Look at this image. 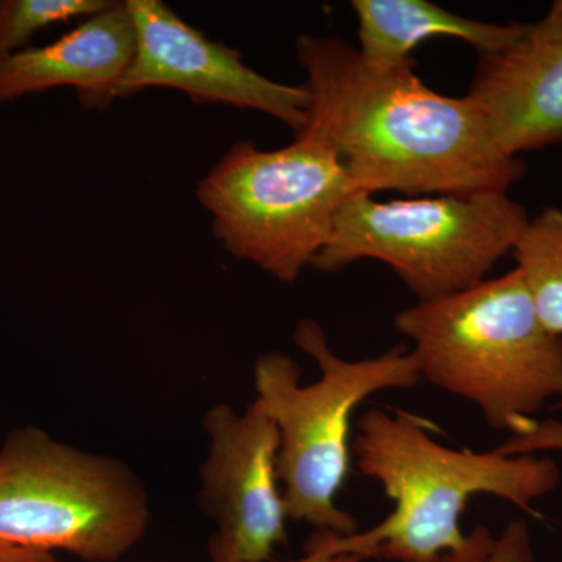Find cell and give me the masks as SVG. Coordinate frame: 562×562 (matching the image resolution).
Returning a JSON list of instances; mask_svg holds the SVG:
<instances>
[{"instance_id":"obj_9","label":"cell","mask_w":562,"mask_h":562,"mask_svg":"<svg viewBox=\"0 0 562 562\" xmlns=\"http://www.w3.org/2000/svg\"><path fill=\"white\" fill-rule=\"evenodd\" d=\"M210 454L201 502L217 522L213 562H273L288 543V513L279 479L280 431L257 403L246 413L217 405L203 417Z\"/></svg>"},{"instance_id":"obj_6","label":"cell","mask_w":562,"mask_h":562,"mask_svg":"<svg viewBox=\"0 0 562 562\" xmlns=\"http://www.w3.org/2000/svg\"><path fill=\"white\" fill-rule=\"evenodd\" d=\"M528 221L524 205L502 191L387 202L355 192L312 266L335 272L360 260L382 261L417 302L432 301L486 280Z\"/></svg>"},{"instance_id":"obj_18","label":"cell","mask_w":562,"mask_h":562,"mask_svg":"<svg viewBox=\"0 0 562 562\" xmlns=\"http://www.w3.org/2000/svg\"><path fill=\"white\" fill-rule=\"evenodd\" d=\"M44 553V550L0 542V562H36Z\"/></svg>"},{"instance_id":"obj_12","label":"cell","mask_w":562,"mask_h":562,"mask_svg":"<svg viewBox=\"0 0 562 562\" xmlns=\"http://www.w3.org/2000/svg\"><path fill=\"white\" fill-rule=\"evenodd\" d=\"M362 60L391 69L414 60L424 41L447 36L471 44L480 55L497 54L522 35L527 24H492L460 16L428 0H353Z\"/></svg>"},{"instance_id":"obj_16","label":"cell","mask_w":562,"mask_h":562,"mask_svg":"<svg viewBox=\"0 0 562 562\" xmlns=\"http://www.w3.org/2000/svg\"><path fill=\"white\" fill-rule=\"evenodd\" d=\"M558 406H562V403ZM495 450L503 454L558 452V450H562V422L557 419L536 420L530 430L522 435L509 436Z\"/></svg>"},{"instance_id":"obj_10","label":"cell","mask_w":562,"mask_h":562,"mask_svg":"<svg viewBox=\"0 0 562 562\" xmlns=\"http://www.w3.org/2000/svg\"><path fill=\"white\" fill-rule=\"evenodd\" d=\"M468 95L508 157L562 143V0L512 46L480 58Z\"/></svg>"},{"instance_id":"obj_2","label":"cell","mask_w":562,"mask_h":562,"mask_svg":"<svg viewBox=\"0 0 562 562\" xmlns=\"http://www.w3.org/2000/svg\"><path fill=\"white\" fill-rule=\"evenodd\" d=\"M428 428L430 422L402 409L362 414L351 443L355 461L362 475L383 487L394 509L369 530L325 532L333 552L395 562L484 557L495 543L490 528L479 525L469 535L461 528L473 497L494 495L538 516L535 503L561 483L552 458L449 449Z\"/></svg>"},{"instance_id":"obj_7","label":"cell","mask_w":562,"mask_h":562,"mask_svg":"<svg viewBox=\"0 0 562 562\" xmlns=\"http://www.w3.org/2000/svg\"><path fill=\"white\" fill-rule=\"evenodd\" d=\"M149 519L146 492L120 461L35 427L11 432L0 449V542L114 562Z\"/></svg>"},{"instance_id":"obj_4","label":"cell","mask_w":562,"mask_h":562,"mask_svg":"<svg viewBox=\"0 0 562 562\" xmlns=\"http://www.w3.org/2000/svg\"><path fill=\"white\" fill-rule=\"evenodd\" d=\"M294 339L319 366L316 383L302 386L301 369L281 351L260 355L254 368V402L280 431L277 465L288 519L316 531L353 535L357 517L336 503L350 472L351 417L376 392L419 384V362L403 347L375 358L344 360L333 353L313 319L297 325Z\"/></svg>"},{"instance_id":"obj_5","label":"cell","mask_w":562,"mask_h":562,"mask_svg":"<svg viewBox=\"0 0 562 562\" xmlns=\"http://www.w3.org/2000/svg\"><path fill=\"white\" fill-rule=\"evenodd\" d=\"M355 192L336 151L299 135L277 150L249 140L233 144L199 181L195 195L228 254L292 284L327 246Z\"/></svg>"},{"instance_id":"obj_19","label":"cell","mask_w":562,"mask_h":562,"mask_svg":"<svg viewBox=\"0 0 562 562\" xmlns=\"http://www.w3.org/2000/svg\"><path fill=\"white\" fill-rule=\"evenodd\" d=\"M36 562H61V561H58L57 558L54 557V553L46 552Z\"/></svg>"},{"instance_id":"obj_1","label":"cell","mask_w":562,"mask_h":562,"mask_svg":"<svg viewBox=\"0 0 562 562\" xmlns=\"http://www.w3.org/2000/svg\"><path fill=\"white\" fill-rule=\"evenodd\" d=\"M295 54L310 94L299 135L335 150L358 191L506 192L522 177V161L498 149L476 103L431 90L416 61L373 68L346 41L310 33L297 36Z\"/></svg>"},{"instance_id":"obj_15","label":"cell","mask_w":562,"mask_h":562,"mask_svg":"<svg viewBox=\"0 0 562 562\" xmlns=\"http://www.w3.org/2000/svg\"><path fill=\"white\" fill-rule=\"evenodd\" d=\"M438 562H535L530 527L524 519L512 520L486 557H447Z\"/></svg>"},{"instance_id":"obj_13","label":"cell","mask_w":562,"mask_h":562,"mask_svg":"<svg viewBox=\"0 0 562 562\" xmlns=\"http://www.w3.org/2000/svg\"><path fill=\"white\" fill-rule=\"evenodd\" d=\"M512 254L542 324L562 338V209L528 221Z\"/></svg>"},{"instance_id":"obj_11","label":"cell","mask_w":562,"mask_h":562,"mask_svg":"<svg viewBox=\"0 0 562 562\" xmlns=\"http://www.w3.org/2000/svg\"><path fill=\"white\" fill-rule=\"evenodd\" d=\"M135 46L127 3L110 2L55 43L27 47L0 63V105L70 87L87 109H103L116 99Z\"/></svg>"},{"instance_id":"obj_8","label":"cell","mask_w":562,"mask_h":562,"mask_svg":"<svg viewBox=\"0 0 562 562\" xmlns=\"http://www.w3.org/2000/svg\"><path fill=\"white\" fill-rule=\"evenodd\" d=\"M135 25V55L116 88L131 98L149 88L187 92L195 103L257 110L295 133L308 121L305 85L280 83L251 69L238 50L181 20L162 0H125Z\"/></svg>"},{"instance_id":"obj_3","label":"cell","mask_w":562,"mask_h":562,"mask_svg":"<svg viewBox=\"0 0 562 562\" xmlns=\"http://www.w3.org/2000/svg\"><path fill=\"white\" fill-rule=\"evenodd\" d=\"M394 325L412 339L422 380L473 403L495 430L522 435L562 398V338L542 324L516 268L416 302Z\"/></svg>"},{"instance_id":"obj_14","label":"cell","mask_w":562,"mask_h":562,"mask_svg":"<svg viewBox=\"0 0 562 562\" xmlns=\"http://www.w3.org/2000/svg\"><path fill=\"white\" fill-rule=\"evenodd\" d=\"M110 0H0V63L27 49L36 33L74 18H90Z\"/></svg>"},{"instance_id":"obj_17","label":"cell","mask_w":562,"mask_h":562,"mask_svg":"<svg viewBox=\"0 0 562 562\" xmlns=\"http://www.w3.org/2000/svg\"><path fill=\"white\" fill-rule=\"evenodd\" d=\"M286 562H362L353 554L336 553L328 547L324 531H316L305 543V554L299 560Z\"/></svg>"}]
</instances>
